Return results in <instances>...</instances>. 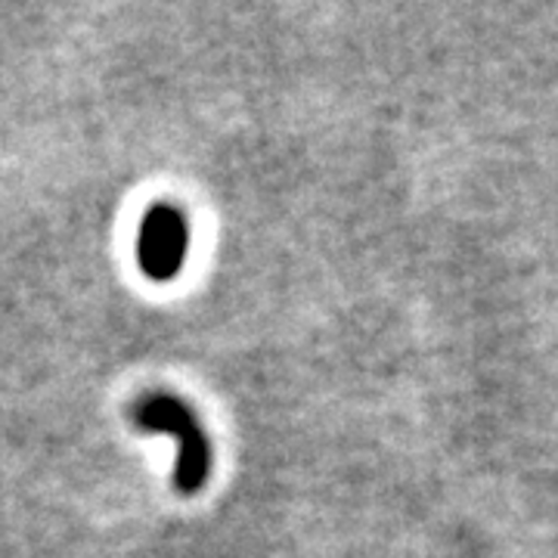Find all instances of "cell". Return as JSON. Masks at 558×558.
<instances>
[{"instance_id": "7a4b0ae2", "label": "cell", "mask_w": 558, "mask_h": 558, "mask_svg": "<svg viewBox=\"0 0 558 558\" xmlns=\"http://www.w3.org/2000/svg\"><path fill=\"white\" fill-rule=\"evenodd\" d=\"M190 252V227L174 205H153L137 236V260L140 270L153 282H171L180 277L183 260Z\"/></svg>"}, {"instance_id": "6da1fadb", "label": "cell", "mask_w": 558, "mask_h": 558, "mask_svg": "<svg viewBox=\"0 0 558 558\" xmlns=\"http://www.w3.org/2000/svg\"><path fill=\"white\" fill-rule=\"evenodd\" d=\"M134 425L149 435H168L178 440L174 487L183 497L199 494L211 475V440L196 413L174 395H146L134 407Z\"/></svg>"}]
</instances>
